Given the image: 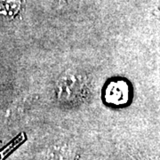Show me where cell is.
Here are the masks:
<instances>
[{"label":"cell","instance_id":"cell-1","mask_svg":"<svg viewBox=\"0 0 160 160\" xmlns=\"http://www.w3.org/2000/svg\"><path fill=\"white\" fill-rule=\"evenodd\" d=\"M85 86V81L78 75H67L59 84V94L65 100L80 94Z\"/></svg>","mask_w":160,"mask_h":160}]
</instances>
